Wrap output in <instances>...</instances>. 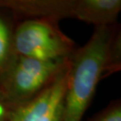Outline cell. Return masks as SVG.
Segmentation results:
<instances>
[{"label": "cell", "instance_id": "cell-8", "mask_svg": "<svg viewBox=\"0 0 121 121\" xmlns=\"http://www.w3.org/2000/svg\"><path fill=\"white\" fill-rule=\"evenodd\" d=\"M68 66L69 63L66 69L60 75L57 89L49 106L37 121H62L64 97L67 84Z\"/></svg>", "mask_w": 121, "mask_h": 121}, {"label": "cell", "instance_id": "cell-6", "mask_svg": "<svg viewBox=\"0 0 121 121\" xmlns=\"http://www.w3.org/2000/svg\"><path fill=\"white\" fill-rule=\"evenodd\" d=\"M61 73L48 88L32 99L17 106L10 121H37L49 106L57 89V83Z\"/></svg>", "mask_w": 121, "mask_h": 121}, {"label": "cell", "instance_id": "cell-11", "mask_svg": "<svg viewBox=\"0 0 121 121\" xmlns=\"http://www.w3.org/2000/svg\"><path fill=\"white\" fill-rule=\"evenodd\" d=\"M17 105L9 101L0 92V121H10L13 111Z\"/></svg>", "mask_w": 121, "mask_h": 121}, {"label": "cell", "instance_id": "cell-3", "mask_svg": "<svg viewBox=\"0 0 121 121\" xmlns=\"http://www.w3.org/2000/svg\"><path fill=\"white\" fill-rule=\"evenodd\" d=\"M69 58L44 60L17 56L0 79V92L20 105L48 88L67 67Z\"/></svg>", "mask_w": 121, "mask_h": 121}, {"label": "cell", "instance_id": "cell-4", "mask_svg": "<svg viewBox=\"0 0 121 121\" xmlns=\"http://www.w3.org/2000/svg\"><path fill=\"white\" fill-rule=\"evenodd\" d=\"M76 0H0V8L28 18H74Z\"/></svg>", "mask_w": 121, "mask_h": 121}, {"label": "cell", "instance_id": "cell-5", "mask_svg": "<svg viewBox=\"0 0 121 121\" xmlns=\"http://www.w3.org/2000/svg\"><path fill=\"white\" fill-rule=\"evenodd\" d=\"M120 11V0H76L74 18L94 27H106L117 24Z\"/></svg>", "mask_w": 121, "mask_h": 121}, {"label": "cell", "instance_id": "cell-1", "mask_svg": "<svg viewBox=\"0 0 121 121\" xmlns=\"http://www.w3.org/2000/svg\"><path fill=\"white\" fill-rule=\"evenodd\" d=\"M118 28L117 24L94 27L87 43L76 48L69 57L62 121L83 119L98 84L105 78L109 47Z\"/></svg>", "mask_w": 121, "mask_h": 121}, {"label": "cell", "instance_id": "cell-9", "mask_svg": "<svg viewBox=\"0 0 121 121\" xmlns=\"http://www.w3.org/2000/svg\"><path fill=\"white\" fill-rule=\"evenodd\" d=\"M121 66V35L120 29L116 31L111 42L108 50V61L106 65L105 77L119 72Z\"/></svg>", "mask_w": 121, "mask_h": 121}, {"label": "cell", "instance_id": "cell-10", "mask_svg": "<svg viewBox=\"0 0 121 121\" xmlns=\"http://www.w3.org/2000/svg\"><path fill=\"white\" fill-rule=\"evenodd\" d=\"M89 121H121V101L116 99Z\"/></svg>", "mask_w": 121, "mask_h": 121}, {"label": "cell", "instance_id": "cell-7", "mask_svg": "<svg viewBox=\"0 0 121 121\" xmlns=\"http://www.w3.org/2000/svg\"><path fill=\"white\" fill-rule=\"evenodd\" d=\"M14 28L5 9L0 8V79L17 57L13 47Z\"/></svg>", "mask_w": 121, "mask_h": 121}, {"label": "cell", "instance_id": "cell-2", "mask_svg": "<svg viewBox=\"0 0 121 121\" xmlns=\"http://www.w3.org/2000/svg\"><path fill=\"white\" fill-rule=\"evenodd\" d=\"M13 47L17 56L44 60L68 59L77 48L58 21L48 18H28L15 26Z\"/></svg>", "mask_w": 121, "mask_h": 121}]
</instances>
